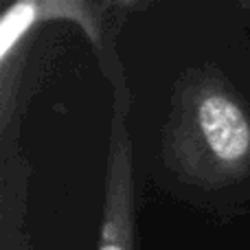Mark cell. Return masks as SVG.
<instances>
[{
  "mask_svg": "<svg viewBox=\"0 0 250 250\" xmlns=\"http://www.w3.org/2000/svg\"><path fill=\"white\" fill-rule=\"evenodd\" d=\"M156 185L220 220L250 204V99L217 62L185 68L158 134Z\"/></svg>",
  "mask_w": 250,
  "mask_h": 250,
  "instance_id": "cell-1",
  "label": "cell"
},
{
  "mask_svg": "<svg viewBox=\"0 0 250 250\" xmlns=\"http://www.w3.org/2000/svg\"><path fill=\"white\" fill-rule=\"evenodd\" d=\"M132 92L127 82L112 86L108 149L104 173V204L95 250H136V176L134 147L129 134Z\"/></svg>",
  "mask_w": 250,
  "mask_h": 250,
  "instance_id": "cell-2",
  "label": "cell"
},
{
  "mask_svg": "<svg viewBox=\"0 0 250 250\" xmlns=\"http://www.w3.org/2000/svg\"><path fill=\"white\" fill-rule=\"evenodd\" d=\"M31 163L22 143L0 145V250H33L26 230Z\"/></svg>",
  "mask_w": 250,
  "mask_h": 250,
  "instance_id": "cell-3",
  "label": "cell"
},
{
  "mask_svg": "<svg viewBox=\"0 0 250 250\" xmlns=\"http://www.w3.org/2000/svg\"><path fill=\"white\" fill-rule=\"evenodd\" d=\"M239 9H242V16H244V22L250 26V2H242L239 4Z\"/></svg>",
  "mask_w": 250,
  "mask_h": 250,
  "instance_id": "cell-4",
  "label": "cell"
}]
</instances>
